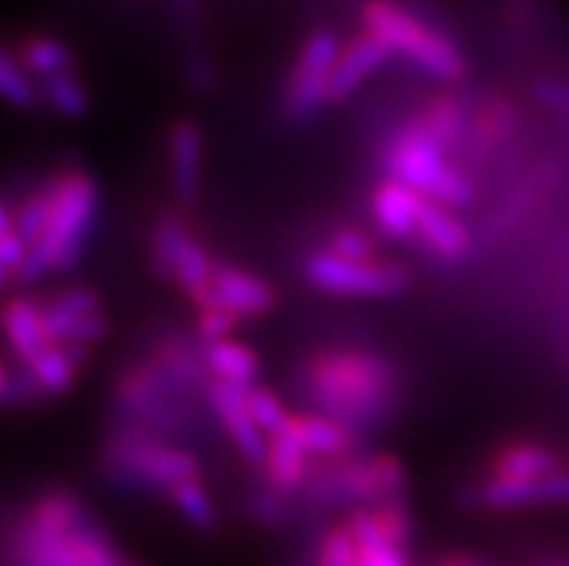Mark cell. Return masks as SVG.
Here are the masks:
<instances>
[{
    "instance_id": "e0dca14e",
    "label": "cell",
    "mask_w": 569,
    "mask_h": 566,
    "mask_svg": "<svg viewBox=\"0 0 569 566\" xmlns=\"http://www.w3.org/2000/svg\"><path fill=\"white\" fill-rule=\"evenodd\" d=\"M101 312L99 309V295L87 287H72L58 292L52 301L41 304V324L43 336L50 345H67L70 336L76 332L84 318Z\"/></svg>"
},
{
    "instance_id": "2e32d148",
    "label": "cell",
    "mask_w": 569,
    "mask_h": 566,
    "mask_svg": "<svg viewBox=\"0 0 569 566\" xmlns=\"http://www.w3.org/2000/svg\"><path fill=\"white\" fill-rule=\"evenodd\" d=\"M168 159H171L173 191L182 202L197 200L202 171V133L194 122H177L168 137Z\"/></svg>"
},
{
    "instance_id": "8d00e7d4",
    "label": "cell",
    "mask_w": 569,
    "mask_h": 566,
    "mask_svg": "<svg viewBox=\"0 0 569 566\" xmlns=\"http://www.w3.org/2000/svg\"><path fill=\"white\" fill-rule=\"evenodd\" d=\"M234 324H238V316H231L229 309H223V307L200 309V336L206 345L226 341V336L234 330Z\"/></svg>"
},
{
    "instance_id": "5b68a950",
    "label": "cell",
    "mask_w": 569,
    "mask_h": 566,
    "mask_svg": "<svg viewBox=\"0 0 569 566\" xmlns=\"http://www.w3.org/2000/svg\"><path fill=\"white\" fill-rule=\"evenodd\" d=\"M108 468L128 483H144L153 488L180 486L197 477V459L173 445L159 443L151 430L139 425H124L108 443Z\"/></svg>"
},
{
    "instance_id": "5bb4252c",
    "label": "cell",
    "mask_w": 569,
    "mask_h": 566,
    "mask_svg": "<svg viewBox=\"0 0 569 566\" xmlns=\"http://www.w3.org/2000/svg\"><path fill=\"white\" fill-rule=\"evenodd\" d=\"M477 500L491 509H520V506H538V503H569V471H558L543 480L512 483L491 477L480 486Z\"/></svg>"
},
{
    "instance_id": "52a82bcc",
    "label": "cell",
    "mask_w": 569,
    "mask_h": 566,
    "mask_svg": "<svg viewBox=\"0 0 569 566\" xmlns=\"http://www.w3.org/2000/svg\"><path fill=\"white\" fill-rule=\"evenodd\" d=\"M182 394H188V387L168 379L151 361L130 367L116 385V401L128 414L130 425L144 430H166V434H180L186 428Z\"/></svg>"
},
{
    "instance_id": "d4e9b609",
    "label": "cell",
    "mask_w": 569,
    "mask_h": 566,
    "mask_svg": "<svg viewBox=\"0 0 569 566\" xmlns=\"http://www.w3.org/2000/svg\"><path fill=\"white\" fill-rule=\"evenodd\" d=\"M417 125L446 151L466 130V108L455 96H437L433 101H428V108L422 110Z\"/></svg>"
},
{
    "instance_id": "b9f144b4",
    "label": "cell",
    "mask_w": 569,
    "mask_h": 566,
    "mask_svg": "<svg viewBox=\"0 0 569 566\" xmlns=\"http://www.w3.org/2000/svg\"><path fill=\"white\" fill-rule=\"evenodd\" d=\"M9 374H12V370H7V365H3V361H0V401H3V394H7Z\"/></svg>"
},
{
    "instance_id": "ac0fdd59",
    "label": "cell",
    "mask_w": 569,
    "mask_h": 566,
    "mask_svg": "<svg viewBox=\"0 0 569 566\" xmlns=\"http://www.w3.org/2000/svg\"><path fill=\"white\" fill-rule=\"evenodd\" d=\"M214 272L217 264L209 251L202 249L194 237H182L177 260H173V280L200 309L214 307Z\"/></svg>"
},
{
    "instance_id": "7bdbcfd3",
    "label": "cell",
    "mask_w": 569,
    "mask_h": 566,
    "mask_svg": "<svg viewBox=\"0 0 569 566\" xmlns=\"http://www.w3.org/2000/svg\"><path fill=\"white\" fill-rule=\"evenodd\" d=\"M12 278H14V275L9 272L7 266H0V287H7V284H9V280H12Z\"/></svg>"
},
{
    "instance_id": "d6a6232c",
    "label": "cell",
    "mask_w": 569,
    "mask_h": 566,
    "mask_svg": "<svg viewBox=\"0 0 569 566\" xmlns=\"http://www.w3.org/2000/svg\"><path fill=\"white\" fill-rule=\"evenodd\" d=\"M373 520L379 526V535L385 538V544L402 549L408 535H411V524H408V512L402 509V503H382V506H373Z\"/></svg>"
},
{
    "instance_id": "30bf717a",
    "label": "cell",
    "mask_w": 569,
    "mask_h": 566,
    "mask_svg": "<svg viewBox=\"0 0 569 566\" xmlns=\"http://www.w3.org/2000/svg\"><path fill=\"white\" fill-rule=\"evenodd\" d=\"M246 394L249 387L231 385V381H211L209 385V399L214 414L220 416L226 434L231 437L234 448L243 454L249 463H267L269 454V439L267 434L254 425L249 405H246Z\"/></svg>"
},
{
    "instance_id": "7402d4cb",
    "label": "cell",
    "mask_w": 569,
    "mask_h": 566,
    "mask_svg": "<svg viewBox=\"0 0 569 566\" xmlns=\"http://www.w3.org/2000/svg\"><path fill=\"white\" fill-rule=\"evenodd\" d=\"M84 359L87 347L81 345H47L27 367L43 387V394H64L76 381Z\"/></svg>"
},
{
    "instance_id": "60d3db41",
    "label": "cell",
    "mask_w": 569,
    "mask_h": 566,
    "mask_svg": "<svg viewBox=\"0 0 569 566\" xmlns=\"http://www.w3.org/2000/svg\"><path fill=\"white\" fill-rule=\"evenodd\" d=\"M12 229V215H9V208L0 202V235H7Z\"/></svg>"
},
{
    "instance_id": "74e56055",
    "label": "cell",
    "mask_w": 569,
    "mask_h": 566,
    "mask_svg": "<svg viewBox=\"0 0 569 566\" xmlns=\"http://www.w3.org/2000/svg\"><path fill=\"white\" fill-rule=\"evenodd\" d=\"M359 566H408L402 558V549L388 544L359 546Z\"/></svg>"
},
{
    "instance_id": "4dcf8cb0",
    "label": "cell",
    "mask_w": 569,
    "mask_h": 566,
    "mask_svg": "<svg viewBox=\"0 0 569 566\" xmlns=\"http://www.w3.org/2000/svg\"><path fill=\"white\" fill-rule=\"evenodd\" d=\"M182 237H186V226L180 222V217H162L153 231L151 244V260L157 275L162 278H173V260H177V249H180Z\"/></svg>"
},
{
    "instance_id": "1f68e13d",
    "label": "cell",
    "mask_w": 569,
    "mask_h": 566,
    "mask_svg": "<svg viewBox=\"0 0 569 566\" xmlns=\"http://www.w3.org/2000/svg\"><path fill=\"white\" fill-rule=\"evenodd\" d=\"M246 405H249V414H252L254 425H258L263 434H269V437H272L274 430L287 425V408H283L281 399H278L272 390H267V387H249Z\"/></svg>"
},
{
    "instance_id": "ab89813d",
    "label": "cell",
    "mask_w": 569,
    "mask_h": 566,
    "mask_svg": "<svg viewBox=\"0 0 569 566\" xmlns=\"http://www.w3.org/2000/svg\"><path fill=\"white\" fill-rule=\"evenodd\" d=\"M538 96L552 108L569 110V81H543L538 85Z\"/></svg>"
},
{
    "instance_id": "d590c367",
    "label": "cell",
    "mask_w": 569,
    "mask_h": 566,
    "mask_svg": "<svg viewBox=\"0 0 569 566\" xmlns=\"http://www.w3.org/2000/svg\"><path fill=\"white\" fill-rule=\"evenodd\" d=\"M330 255L341 260H370L373 255V244L370 237L359 229H339L330 237Z\"/></svg>"
},
{
    "instance_id": "8fae6325",
    "label": "cell",
    "mask_w": 569,
    "mask_h": 566,
    "mask_svg": "<svg viewBox=\"0 0 569 566\" xmlns=\"http://www.w3.org/2000/svg\"><path fill=\"white\" fill-rule=\"evenodd\" d=\"M310 451L301 439L296 416H289L287 425L278 428L269 437V454H267V480L272 486L274 495H287L296 491L303 483H310V463H307Z\"/></svg>"
},
{
    "instance_id": "484cf974",
    "label": "cell",
    "mask_w": 569,
    "mask_h": 566,
    "mask_svg": "<svg viewBox=\"0 0 569 566\" xmlns=\"http://www.w3.org/2000/svg\"><path fill=\"white\" fill-rule=\"evenodd\" d=\"M296 423L307 451L318 454V457H345L347 448L353 445L350 430H345L339 423H332L321 414H301L296 416Z\"/></svg>"
},
{
    "instance_id": "ffe728a7",
    "label": "cell",
    "mask_w": 569,
    "mask_h": 566,
    "mask_svg": "<svg viewBox=\"0 0 569 566\" xmlns=\"http://www.w3.org/2000/svg\"><path fill=\"white\" fill-rule=\"evenodd\" d=\"M419 193L411 188L399 186V182L388 180L385 186L376 188L373 193V215L379 229L393 240L413 235L417 231V217H419Z\"/></svg>"
},
{
    "instance_id": "ba28073f",
    "label": "cell",
    "mask_w": 569,
    "mask_h": 566,
    "mask_svg": "<svg viewBox=\"0 0 569 566\" xmlns=\"http://www.w3.org/2000/svg\"><path fill=\"white\" fill-rule=\"evenodd\" d=\"M307 278L325 292L361 295V298L397 295L408 287V269L402 266L376 264V260H341L330 251H318L307 260Z\"/></svg>"
},
{
    "instance_id": "44dd1931",
    "label": "cell",
    "mask_w": 569,
    "mask_h": 566,
    "mask_svg": "<svg viewBox=\"0 0 569 566\" xmlns=\"http://www.w3.org/2000/svg\"><path fill=\"white\" fill-rule=\"evenodd\" d=\"M561 471V457L543 445H509L495 457V477L498 480L529 483L543 480Z\"/></svg>"
},
{
    "instance_id": "836d02e7",
    "label": "cell",
    "mask_w": 569,
    "mask_h": 566,
    "mask_svg": "<svg viewBox=\"0 0 569 566\" xmlns=\"http://www.w3.org/2000/svg\"><path fill=\"white\" fill-rule=\"evenodd\" d=\"M318 566H359V546L347 526L327 532V538L321 540V549H318Z\"/></svg>"
},
{
    "instance_id": "4fadbf2b",
    "label": "cell",
    "mask_w": 569,
    "mask_h": 566,
    "mask_svg": "<svg viewBox=\"0 0 569 566\" xmlns=\"http://www.w3.org/2000/svg\"><path fill=\"white\" fill-rule=\"evenodd\" d=\"M390 56H393V50H390L382 38H376L373 32H365V36L353 38V41L341 50L339 61H336L330 90H327V101L347 99V96L353 93L361 81H368Z\"/></svg>"
},
{
    "instance_id": "83f0119b",
    "label": "cell",
    "mask_w": 569,
    "mask_h": 566,
    "mask_svg": "<svg viewBox=\"0 0 569 566\" xmlns=\"http://www.w3.org/2000/svg\"><path fill=\"white\" fill-rule=\"evenodd\" d=\"M0 99L23 110L36 108L38 99H41L36 81L29 79V72L7 47H0Z\"/></svg>"
},
{
    "instance_id": "ee69618b",
    "label": "cell",
    "mask_w": 569,
    "mask_h": 566,
    "mask_svg": "<svg viewBox=\"0 0 569 566\" xmlns=\"http://www.w3.org/2000/svg\"><path fill=\"white\" fill-rule=\"evenodd\" d=\"M440 566H480V564H475V560H466V558H457V560H446V564H440Z\"/></svg>"
},
{
    "instance_id": "7c38bea8",
    "label": "cell",
    "mask_w": 569,
    "mask_h": 566,
    "mask_svg": "<svg viewBox=\"0 0 569 566\" xmlns=\"http://www.w3.org/2000/svg\"><path fill=\"white\" fill-rule=\"evenodd\" d=\"M214 307L229 309L231 316L254 318L267 316L274 307V292L267 280L258 275L243 272L238 266L217 264L214 272Z\"/></svg>"
},
{
    "instance_id": "d6986e66",
    "label": "cell",
    "mask_w": 569,
    "mask_h": 566,
    "mask_svg": "<svg viewBox=\"0 0 569 566\" xmlns=\"http://www.w3.org/2000/svg\"><path fill=\"white\" fill-rule=\"evenodd\" d=\"M417 231L426 237V244L437 255H442V258H462L471 249V237L466 226L442 202L419 200Z\"/></svg>"
},
{
    "instance_id": "7a4b0ae2",
    "label": "cell",
    "mask_w": 569,
    "mask_h": 566,
    "mask_svg": "<svg viewBox=\"0 0 569 566\" xmlns=\"http://www.w3.org/2000/svg\"><path fill=\"white\" fill-rule=\"evenodd\" d=\"M52 215L43 237L29 249L18 278L21 284L41 278L47 272H70L81 260L84 237L99 206V188L84 171L56 173L50 180Z\"/></svg>"
},
{
    "instance_id": "277c9868",
    "label": "cell",
    "mask_w": 569,
    "mask_h": 566,
    "mask_svg": "<svg viewBox=\"0 0 569 566\" xmlns=\"http://www.w3.org/2000/svg\"><path fill=\"white\" fill-rule=\"evenodd\" d=\"M361 14H365L368 32L382 38L393 52H402V56L411 58L413 64L431 72L433 79L455 81L466 70V61H462L455 43L440 36L437 29L426 27L408 9L379 0V3H368L361 9Z\"/></svg>"
},
{
    "instance_id": "9a60e30c",
    "label": "cell",
    "mask_w": 569,
    "mask_h": 566,
    "mask_svg": "<svg viewBox=\"0 0 569 566\" xmlns=\"http://www.w3.org/2000/svg\"><path fill=\"white\" fill-rule=\"evenodd\" d=\"M0 332L7 336L9 347L21 359V365H29L43 347L50 345L43 336L41 304L32 298H9L0 304Z\"/></svg>"
},
{
    "instance_id": "9c48e42d",
    "label": "cell",
    "mask_w": 569,
    "mask_h": 566,
    "mask_svg": "<svg viewBox=\"0 0 569 566\" xmlns=\"http://www.w3.org/2000/svg\"><path fill=\"white\" fill-rule=\"evenodd\" d=\"M341 56L339 38L330 29H316L307 36L301 47V56L296 61L292 79H289L287 96H283V113L289 119H310L327 101L332 70Z\"/></svg>"
},
{
    "instance_id": "8992f818",
    "label": "cell",
    "mask_w": 569,
    "mask_h": 566,
    "mask_svg": "<svg viewBox=\"0 0 569 566\" xmlns=\"http://www.w3.org/2000/svg\"><path fill=\"white\" fill-rule=\"evenodd\" d=\"M405 488V468L393 454L339 459L310 477V495L325 506L341 503H393Z\"/></svg>"
},
{
    "instance_id": "6da1fadb",
    "label": "cell",
    "mask_w": 569,
    "mask_h": 566,
    "mask_svg": "<svg viewBox=\"0 0 569 566\" xmlns=\"http://www.w3.org/2000/svg\"><path fill=\"white\" fill-rule=\"evenodd\" d=\"M307 390L321 416L356 434L382 425L399 399V374L370 350L316 352L307 365Z\"/></svg>"
},
{
    "instance_id": "4316f807",
    "label": "cell",
    "mask_w": 569,
    "mask_h": 566,
    "mask_svg": "<svg viewBox=\"0 0 569 566\" xmlns=\"http://www.w3.org/2000/svg\"><path fill=\"white\" fill-rule=\"evenodd\" d=\"M50 215H52V191L50 182L38 191H32L27 200L21 202V208H14L12 215V229L14 235L21 237L23 244L32 249L43 237L47 226H50Z\"/></svg>"
},
{
    "instance_id": "e575fe53",
    "label": "cell",
    "mask_w": 569,
    "mask_h": 566,
    "mask_svg": "<svg viewBox=\"0 0 569 566\" xmlns=\"http://www.w3.org/2000/svg\"><path fill=\"white\" fill-rule=\"evenodd\" d=\"M43 396V387L38 385V379L32 376L27 365L14 367L12 374H9L7 381V394H3V408H27L32 401H38Z\"/></svg>"
},
{
    "instance_id": "f1b7e54d",
    "label": "cell",
    "mask_w": 569,
    "mask_h": 566,
    "mask_svg": "<svg viewBox=\"0 0 569 566\" xmlns=\"http://www.w3.org/2000/svg\"><path fill=\"white\" fill-rule=\"evenodd\" d=\"M41 90V99L50 105L52 110H58L67 119H79L90 108V99H87V90L72 79V72H61V76H50L38 85Z\"/></svg>"
},
{
    "instance_id": "603a6c76",
    "label": "cell",
    "mask_w": 569,
    "mask_h": 566,
    "mask_svg": "<svg viewBox=\"0 0 569 566\" xmlns=\"http://www.w3.org/2000/svg\"><path fill=\"white\" fill-rule=\"evenodd\" d=\"M14 58L21 61V67L38 79H50V76H61V72H70L72 56L70 43H64L61 38L50 36H29L23 38L18 47H14Z\"/></svg>"
},
{
    "instance_id": "3957f363",
    "label": "cell",
    "mask_w": 569,
    "mask_h": 566,
    "mask_svg": "<svg viewBox=\"0 0 569 566\" xmlns=\"http://www.w3.org/2000/svg\"><path fill=\"white\" fill-rule=\"evenodd\" d=\"M442 148L428 137L417 122L405 128L385 151V168L390 180L411 188L422 200L442 202V206H469L471 186L455 168L446 166Z\"/></svg>"
},
{
    "instance_id": "cb8c5ba5",
    "label": "cell",
    "mask_w": 569,
    "mask_h": 566,
    "mask_svg": "<svg viewBox=\"0 0 569 566\" xmlns=\"http://www.w3.org/2000/svg\"><path fill=\"white\" fill-rule=\"evenodd\" d=\"M206 367L214 374L217 381H231V385L249 387L254 381L260 370V361L252 350L238 341H214V345H206Z\"/></svg>"
},
{
    "instance_id": "f546056e",
    "label": "cell",
    "mask_w": 569,
    "mask_h": 566,
    "mask_svg": "<svg viewBox=\"0 0 569 566\" xmlns=\"http://www.w3.org/2000/svg\"><path fill=\"white\" fill-rule=\"evenodd\" d=\"M171 500L177 503V509L182 512L188 524L197 526V529H211L217 520V512H214V503H211L209 491L202 488V483L197 480H186L180 486H173L171 491Z\"/></svg>"
},
{
    "instance_id": "f6af8a7d",
    "label": "cell",
    "mask_w": 569,
    "mask_h": 566,
    "mask_svg": "<svg viewBox=\"0 0 569 566\" xmlns=\"http://www.w3.org/2000/svg\"><path fill=\"white\" fill-rule=\"evenodd\" d=\"M122 566H128V564H122Z\"/></svg>"
},
{
    "instance_id": "f35d334b",
    "label": "cell",
    "mask_w": 569,
    "mask_h": 566,
    "mask_svg": "<svg viewBox=\"0 0 569 566\" xmlns=\"http://www.w3.org/2000/svg\"><path fill=\"white\" fill-rule=\"evenodd\" d=\"M249 512L258 517L260 524H278V520L283 517L281 495H274V491H263V495L252 497V503H249Z\"/></svg>"
}]
</instances>
